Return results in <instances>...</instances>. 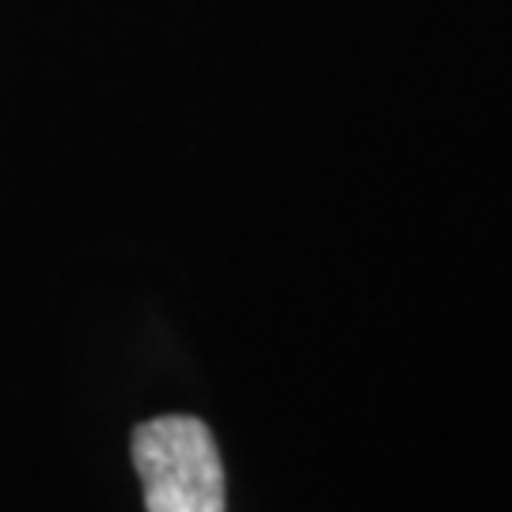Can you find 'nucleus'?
Instances as JSON below:
<instances>
[{
    "label": "nucleus",
    "instance_id": "obj_1",
    "mask_svg": "<svg viewBox=\"0 0 512 512\" xmlns=\"http://www.w3.org/2000/svg\"><path fill=\"white\" fill-rule=\"evenodd\" d=\"M133 467L148 512H224V463L205 421L167 414L137 425Z\"/></svg>",
    "mask_w": 512,
    "mask_h": 512
}]
</instances>
